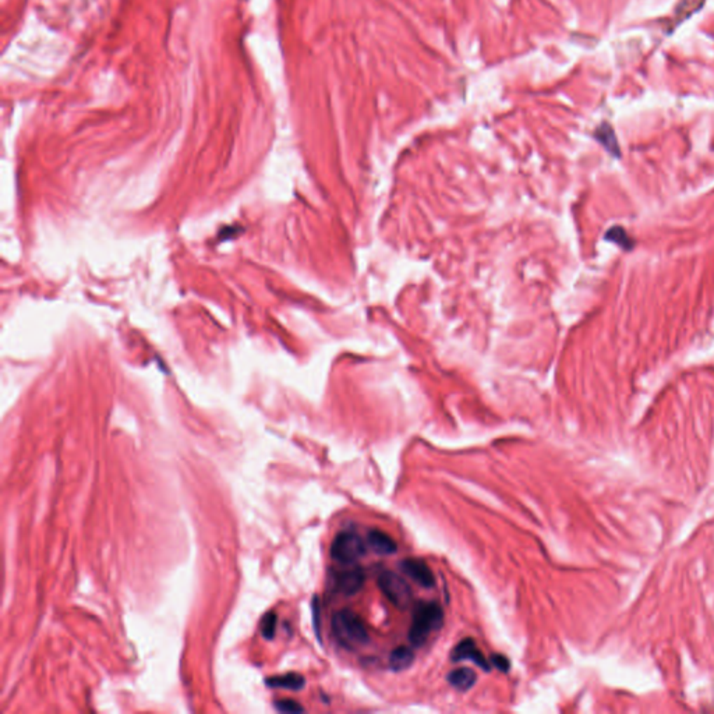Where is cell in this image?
<instances>
[{
    "mask_svg": "<svg viewBox=\"0 0 714 714\" xmlns=\"http://www.w3.org/2000/svg\"><path fill=\"white\" fill-rule=\"evenodd\" d=\"M442 624L444 611L438 603H419L413 611V619L408 633L409 642L416 647L423 646L432 632L442 628Z\"/></svg>",
    "mask_w": 714,
    "mask_h": 714,
    "instance_id": "obj_1",
    "label": "cell"
},
{
    "mask_svg": "<svg viewBox=\"0 0 714 714\" xmlns=\"http://www.w3.org/2000/svg\"><path fill=\"white\" fill-rule=\"evenodd\" d=\"M311 607H313V624H314V631H315L317 638L321 640V624H320L321 612H320V600H318V597H314Z\"/></svg>",
    "mask_w": 714,
    "mask_h": 714,
    "instance_id": "obj_15",
    "label": "cell"
},
{
    "mask_svg": "<svg viewBox=\"0 0 714 714\" xmlns=\"http://www.w3.org/2000/svg\"><path fill=\"white\" fill-rule=\"evenodd\" d=\"M399 567L406 576L419 583L422 587L431 589L435 586V576L427 563L422 558H405L401 561Z\"/></svg>",
    "mask_w": 714,
    "mask_h": 714,
    "instance_id": "obj_7",
    "label": "cell"
},
{
    "mask_svg": "<svg viewBox=\"0 0 714 714\" xmlns=\"http://www.w3.org/2000/svg\"><path fill=\"white\" fill-rule=\"evenodd\" d=\"M476 680H477V675L470 668L453 670L446 677V681L449 682V685L460 692L469 691L476 684Z\"/></svg>",
    "mask_w": 714,
    "mask_h": 714,
    "instance_id": "obj_9",
    "label": "cell"
},
{
    "mask_svg": "<svg viewBox=\"0 0 714 714\" xmlns=\"http://www.w3.org/2000/svg\"><path fill=\"white\" fill-rule=\"evenodd\" d=\"M607 239L618 243L619 246L625 247V249H631L632 247V242L631 239L628 238L626 232L622 229V228H612L608 233H607Z\"/></svg>",
    "mask_w": 714,
    "mask_h": 714,
    "instance_id": "obj_13",
    "label": "cell"
},
{
    "mask_svg": "<svg viewBox=\"0 0 714 714\" xmlns=\"http://www.w3.org/2000/svg\"><path fill=\"white\" fill-rule=\"evenodd\" d=\"M267 685L270 688H281L287 691H300L305 685V680L297 673H287L284 675L271 677L267 680Z\"/></svg>",
    "mask_w": 714,
    "mask_h": 714,
    "instance_id": "obj_10",
    "label": "cell"
},
{
    "mask_svg": "<svg viewBox=\"0 0 714 714\" xmlns=\"http://www.w3.org/2000/svg\"><path fill=\"white\" fill-rule=\"evenodd\" d=\"M415 661V653L408 646H399L395 650H392L390 656V667L392 671H404L408 670Z\"/></svg>",
    "mask_w": 714,
    "mask_h": 714,
    "instance_id": "obj_11",
    "label": "cell"
},
{
    "mask_svg": "<svg viewBox=\"0 0 714 714\" xmlns=\"http://www.w3.org/2000/svg\"><path fill=\"white\" fill-rule=\"evenodd\" d=\"M490 661H491V664H493V666H495V667H497L501 673H508V671H509V668H511V663H509V660H508L505 656H502V654H493V656L490 657Z\"/></svg>",
    "mask_w": 714,
    "mask_h": 714,
    "instance_id": "obj_16",
    "label": "cell"
},
{
    "mask_svg": "<svg viewBox=\"0 0 714 714\" xmlns=\"http://www.w3.org/2000/svg\"><path fill=\"white\" fill-rule=\"evenodd\" d=\"M451 660L458 663L463 660L473 661L477 667H480L483 671L490 673L491 671V663L486 659V656L479 650L476 646V642L472 638H466L460 640L451 653Z\"/></svg>",
    "mask_w": 714,
    "mask_h": 714,
    "instance_id": "obj_6",
    "label": "cell"
},
{
    "mask_svg": "<svg viewBox=\"0 0 714 714\" xmlns=\"http://www.w3.org/2000/svg\"><path fill=\"white\" fill-rule=\"evenodd\" d=\"M332 632L338 642L346 647L363 646L370 640L363 619L349 608L335 612L332 617Z\"/></svg>",
    "mask_w": 714,
    "mask_h": 714,
    "instance_id": "obj_2",
    "label": "cell"
},
{
    "mask_svg": "<svg viewBox=\"0 0 714 714\" xmlns=\"http://www.w3.org/2000/svg\"><path fill=\"white\" fill-rule=\"evenodd\" d=\"M275 709L281 713H303L304 708L291 699H281L275 702Z\"/></svg>",
    "mask_w": 714,
    "mask_h": 714,
    "instance_id": "obj_14",
    "label": "cell"
},
{
    "mask_svg": "<svg viewBox=\"0 0 714 714\" xmlns=\"http://www.w3.org/2000/svg\"><path fill=\"white\" fill-rule=\"evenodd\" d=\"M331 580L336 593L342 596H353L364 586L366 576L360 568H349L334 572Z\"/></svg>",
    "mask_w": 714,
    "mask_h": 714,
    "instance_id": "obj_5",
    "label": "cell"
},
{
    "mask_svg": "<svg viewBox=\"0 0 714 714\" xmlns=\"http://www.w3.org/2000/svg\"><path fill=\"white\" fill-rule=\"evenodd\" d=\"M378 587L384 596L399 610H408L413 603L412 587L402 576L395 572H383L378 576Z\"/></svg>",
    "mask_w": 714,
    "mask_h": 714,
    "instance_id": "obj_3",
    "label": "cell"
},
{
    "mask_svg": "<svg viewBox=\"0 0 714 714\" xmlns=\"http://www.w3.org/2000/svg\"><path fill=\"white\" fill-rule=\"evenodd\" d=\"M277 629V615L274 612L266 614V617L261 621V632L266 639H273L275 636Z\"/></svg>",
    "mask_w": 714,
    "mask_h": 714,
    "instance_id": "obj_12",
    "label": "cell"
},
{
    "mask_svg": "<svg viewBox=\"0 0 714 714\" xmlns=\"http://www.w3.org/2000/svg\"><path fill=\"white\" fill-rule=\"evenodd\" d=\"M367 543L371 547V550L380 556H391L398 551L397 542L388 533L378 529H373L369 532Z\"/></svg>",
    "mask_w": 714,
    "mask_h": 714,
    "instance_id": "obj_8",
    "label": "cell"
},
{
    "mask_svg": "<svg viewBox=\"0 0 714 714\" xmlns=\"http://www.w3.org/2000/svg\"><path fill=\"white\" fill-rule=\"evenodd\" d=\"M366 554V544L360 536L352 532L339 533L331 546V558L349 565Z\"/></svg>",
    "mask_w": 714,
    "mask_h": 714,
    "instance_id": "obj_4",
    "label": "cell"
}]
</instances>
